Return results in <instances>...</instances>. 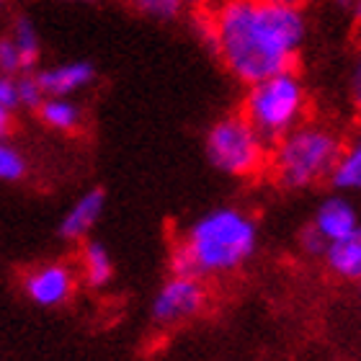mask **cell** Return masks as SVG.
I'll return each instance as SVG.
<instances>
[{
    "label": "cell",
    "mask_w": 361,
    "mask_h": 361,
    "mask_svg": "<svg viewBox=\"0 0 361 361\" xmlns=\"http://www.w3.org/2000/svg\"><path fill=\"white\" fill-rule=\"evenodd\" d=\"M104 207H106L104 188H90V191H85V194L70 207L68 214L62 217L60 227H57V235H60L62 240L85 243L90 230L98 225V219L104 214Z\"/></svg>",
    "instance_id": "obj_8"
},
{
    "label": "cell",
    "mask_w": 361,
    "mask_h": 361,
    "mask_svg": "<svg viewBox=\"0 0 361 361\" xmlns=\"http://www.w3.org/2000/svg\"><path fill=\"white\" fill-rule=\"evenodd\" d=\"M26 176V158L11 145L0 142V180L3 183H16Z\"/></svg>",
    "instance_id": "obj_17"
},
{
    "label": "cell",
    "mask_w": 361,
    "mask_h": 361,
    "mask_svg": "<svg viewBox=\"0 0 361 361\" xmlns=\"http://www.w3.org/2000/svg\"><path fill=\"white\" fill-rule=\"evenodd\" d=\"M207 158L222 173L245 178L264 168L266 142L243 116H225L207 135Z\"/></svg>",
    "instance_id": "obj_5"
},
{
    "label": "cell",
    "mask_w": 361,
    "mask_h": 361,
    "mask_svg": "<svg viewBox=\"0 0 361 361\" xmlns=\"http://www.w3.org/2000/svg\"><path fill=\"white\" fill-rule=\"evenodd\" d=\"M258 248L253 217L235 207H219L191 222L171 253L173 276H217L245 266Z\"/></svg>",
    "instance_id": "obj_2"
},
{
    "label": "cell",
    "mask_w": 361,
    "mask_h": 361,
    "mask_svg": "<svg viewBox=\"0 0 361 361\" xmlns=\"http://www.w3.org/2000/svg\"><path fill=\"white\" fill-rule=\"evenodd\" d=\"M305 37L307 21L302 11L264 0H222L209 29L219 60L248 85L292 70Z\"/></svg>",
    "instance_id": "obj_1"
},
{
    "label": "cell",
    "mask_w": 361,
    "mask_h": 361,
    "mask_svg": "<svg viewBox=\"0 0 361 361\" xmlns=\"http://www.w3.org/2000/svg\"><path fill=\"white\" fill-rule=\"evenodd\" d=\"M11 129H13V116H11V111H8V109H3V106H0V142L11 135Z\"/></svg>",
    "instance_id": "obj_23"
},
{
    "label": "cell",
    "mask_w": 361,
    "mask_h": 361,
    "mask_svg": "<svg viewBox=\"0 0 361 361\" xmlns=\"http://www.w3.org/2000/svg\"><path fill=\"white\" fill-rule=\"evenodd\" d=\"M305 111H307L305 83L294 70H284L250 85L240 116L266 145H276L300 127Z\"/></svg>",
    "instance_id": "obj_3"
},
{
    "label": "cell",
    "mask_w": 361,
    "mask_h": 361,
    "mask_svg": "<svg viewBox=\"0 0 361 361\" xmlns=\"http://www.w3.org/2000/svg\"><path fill=\"white\" fill-rule=\"evenodd\" d=\"M11 39H13L16 49H18V57H21V70L34 68L39 60V52H42L34 23H31L29 18H18V21H16V29H13V37Z\"/></svg>",
    "instance_id": "obj_15"
},
{
    "label": "cell",
    "mask_w": 361,
    "mask_h": 361,
    "mask_svg": "<svg viewBox=\"0 0 361 361\" xmlns=\"http://www.w3.org/2000/svg\"><path fill=\"white\" fill-rule=\"evenodd\" d=\"M80 276L90 289H104L114 279V261L104 243L85 240L80 248Z\"/></svg>",
    "instance_id": "obj_12"
},
{
    "label": "cell",
    "mask_w": 361,
    "mask_h": 361,
    "mask_svg": "<svg viewBox=\"0 0 361 361\" xmlns=\"http://www.w3.org/2000/svg\"><path fill=\"white\" fill-rule=\"evenodd\" d=\"M207 305V289L202 279L171 276L152 300L150 315L158 325H178L196 317Z\"/></svg>",
    "instance_id": "obj_6"
},
{
    "label": "cell",
    "mask_w": 361,
    "mask_h": 361,
    "mask_svg": "<svg viewBox=\"0 0 361 361\" xmlns=\"http://www.w3.org/2000/svg\"><path fill=\"white\" fill-rule=\"evenodd\" d=\"M18 83V104H26L31 109H39L42 101H44V93L39 88L37 78L34 75H23L21 80H16Z\"/></svg>",
    "instance_id": "obj_18"
},
{
    "label": "cell",
    "mask_w": 361,
    "mask_h": 361,
    "mask_svg": "<svg viewBox=\"0 0 361 361\" xmlns=\"http://www.w3.org/2000/svg\"><path fill=\"white\" fill-rule=\"evenodd\" d=\"M93 65L90 62H68V65H57V68L42 70L37 78L39 88L44 98H68L70 93L85 88L93 80Z\"/></svg>",
    "instance_id": "obj_10"
},
{
    "label": "cell",
    "mask_w": 361,
    "mask_h": 361,
    "mask_svg": "<svg viewBox=\"0 0 361 361\" xmlns=\"http://www.w3.org/2000/svg\"><path fill=\"white\" fill-rule=\"evenodd\" d=\"M325 261L333 274H338L341 279L361 281V225L348 238L328 245Z\"/></svg>",
    "instance_id": "obj_11"
},
{
    "label": "cell",
    "mask_w": 361,
    "mask_h": 361,
    "mask_svg": "<svg viewBox=\"0 0 361 361\" xmlns=\"http://www.w3.org/2000/svg\"><path fill=\"white\" fill-rule=\"evenodd\" d=\"M343 145L331 129L315 124H300L274 150V173L286 188H307L323 178H331V171L338 160Z\"/></svg>",
    "instance_id": "obj_4"
},
{
    "label": "cell",
    "mask_w": 361,
    "mask_h": 361,
    "mask_svg": "<svg viewBox=\"0 0 361 361\" xmlns=\"http://www.w3.org/2000/svg\"><path fill=\"white\" fill-rule=\"evenodd\" d=\"M312 227L328 245H333V243L343 240L354 233L359 227V217H356V209L351 207V202H346L343 196H331L320 204Z\"/></svg>",
    "instance_id": "obj_9"
},
{
    "label": "cell",
    "mask_w": 361,
    "mask_h": 361,
    "mask_svg": "<svg viewBox=\"0 0 361 361\" xmlns=\"http://www.w3.org/2000/svg\"><path fill=\"white\" fill-rule=\"evenodd\" d=\"M140 13L150 16V18H160V21H171L178 16L188 13L191 8H196L202 0H129Z\"/></svg>",
    "instance_id": "obj_16"
},
{
    "label": "cell",
    "mask_w": 361,
    "mask_h": 361,
    "mask_svg": "<svg viewBox=\"0 0 361 361\" xmlns=\"http://www.w3.org/2000/svg\"><path fill=\"white\" fill-rule=\"evenodd\" d=\"M0 106L8 111L18 106V83L11 75H0Z\"/></svg>",
    "instance_id": "obj_21"
},
{
    "label": "cell",
    "mask_w": 361,
    "mask_h": 361,
    "mask_svg": "<svg viewBox=\"0 0 361 361\" xmlns=\"http://www.w3.org/2000/svg\"><path fill=\"white\" fill-rule=\"evenodd\" d=\"M300 243H302V250H305L307 256H325V250H328V243L320 238V233H317L312 225H310L307 230H302Z\"/></svg>",
    "instance_id": "obj_20"
},
{
    "label": "cell",
    "mask_w": 361,
    "mask_h": 361,
    "mask_svg": "<svg viewBox=\"0 0 361 361\" xmlns=\"http://www.w3.org/2000/svg\"><path fill=\"white\" fill-rule=\"evenodd\" d=\"M80 3H83V0H80Z\"/></svg>",
    "instance_id": "obj_27"
},
{
    "label": "cell",
    "mask_w": 361,
    "mask_h": 361,
    "mask_svg": "<svg viewBox=\"0 0 361 361\" xmlns=\"http://www.w3.org/2000/svg\"><path fill=\"white\" fill-rule=\"evenodd\" d=\"M0 70H3V75L21 70V57H18L13 39H0Z\"/></svg>",
    "instance_id": "obj_19"
},
{
    "label": "cell",
    "mask_w": 361,
    "mask_h": 361,
    "mask_svg": "<svg viewBox=\"0 0 361 361\" xmlns=\"http://www.w3.org/2000/svg\"><path fill=\"white\" fill-rule=\"evenodd\" d=\"M37 111L47 127L57 132H75L80 127V109L68 98H44Z\"/></svg>",
    "instance_id": "obj_14"
},
{
    "label": "cell",
    "mask_w": 361,
    "mask_h": 361,
    "mask_svg": "<svg viewBox=\"0 0 361 361\" xmlns=\"http://www.w3.org/2000/svg\"><path fill=\"white\" fill-rule=\"evenodd\" d=\"M346 6L351 8V13H354L356 23L361 26V0H346Z\"/></svg>",
    "instance_id": "obj_25"
},
{
    "label": "cell",
    "mask_w": 361,
    "mask_h": 361,
    "mask_svg": "<svg viewBox=\"0 0 361 361\" xmlns=\"http://www.w3.org/2000/svg\"><path fill=\"white\" fill-rule=\"evenodd\" d=\"M331 183L341 191H361V135L341 150L331 171Z\"/></svg>",
    "instance_id": "obj_13"
},
{
    "label": "cell",
    "mask_w": 361,
    "mask_h": 361,
    "mask_svg": "<svg viewBox=\"0 0 361 361\" xmlns=\"http://www.w3.org/2000/svg\"><path fill=\"white\" fill-rule=\"evenodd\" d=\"M78 274L68 264H42L23 274L21 289L37 307H60L75 292Z\"/></svg>",
    "instance_id": "obj_7"
},
{
    "label": "cell",
    "mask_w": 361,
    "mask_h": 361,
    "mask_svg": "<svg viewBox=\"0 0 361 361\" xmlns=\"http://www.w3.org/2000/svg\"><path fill=\"white\" fill-rule=\"evenodd\" d=\"M359 292H361V281H359Z\"/></svg>",
    "instance_id": "obj_26"
},
{
    "label": "cell",
    "mask_w": 361,
    "mask_h": 361,
    "mask_svg": "<svg viewBox=\"0 0 361 361\" xmlns=\"http://www.w3.org/2000/svg\"><path fill=\"white\" fill-rule=\"evenodd\" d=\"M351 96H354V104L361 109V57L356 62L354 75H351Z\"/></svg>",
    "instance_id": "obj_22"
},
{
    "label": "cell",
    "mask_w": 361,
    "mask_h": 361,
    "mask_svg": "<svg viewBox=\"0 0 361 361\" xmlns=\"http://www.w3.org/2000/svg\"><path fill=\"white\" fill-rule=\"evenodd\" d=\"M264 3H271V6H281V8H297V11H302V8L307 6V3H312V0H264Z\"/></svg>",
    "instance_id": "obj_24"
}]
</instances>
